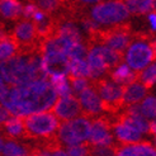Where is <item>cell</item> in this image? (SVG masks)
Segmentation results:
<instances>
[{
  "label": "cell",
  "mask_w": 156,
  "mask_h": 156,
  "mask_svg": "<svg viewBox=\"0 0 156 156\" xmlns=\"http://www.w3.org/2000/svg\"><path fill=\"white\" fill-rule=\"evenodd\" d=\"M3 156H27L28 155V149L24 146L19 145L15 141H8L6 144H4L3 151H2Z\"/></svg>",
  "instance_id": "24"
},
{
  "label": "cell",
  "mask_w": 156,
  "mask_h": 156,
  "mask_svg": "<svg viewBox=\"0 0 156 156\" xmlns=\"http://www.w3.org/2000/svg\"><path fill=\"white\" fill-rule=\"evenodd\" d=\"M79 103L81 107L83 115L88 118H98L99 114L103 112L102 109V100H100L97 91L93 87H88L79 94Z\"/></svg>",
  "instance_id": "11"
},
{
  "label": "cell",
  "mask_w": 156,
  "mask_h": 156,
  "mask_svg": "<svg viewBox=\"0 0 156 156\" xmlns=\"http://www.w3.org/2000/svg\"><path fill=\"white\" fill-rule=\"evenodd\" d=\"M67 156H90V144L83 142L75 146H67Z\"/></svg>",
  "instance_id": "26"
},
{
  "label": "cell",
  "mask_w": 156,
  "mask_h": 156,
  "mask_svg": "<svg viewBox=\"0 0 156 156\" xmlns=\"http://www.w3.org/2000/svg\"><path fill=\"white\" fill-rule=\"evenodd\" d=\"M48 152V151H47ZM48 156H67V154L64 151V150H53V151H50L48 152Z\"/></svg>",
  "instance_id": "37"
},
{
  "label": "cell",
  "mask_w": 156,
  "mask_h": 156,
  "mask_svg": "<svg viewBox=\"0 0 156 156\" xmlns=\"http://www.w3.org/2000/svg\"><path fill=\"white\" fill-rule=\"evenodd\" d=\"M89 38V44H103L104 47L123 55L124 51L128 48L131 41V27L129 24L121 23V24L113 26L107 29L99 28Z\"/></svg>",
  "instance_id": "3"
},
{
  "label": "cell",
  "mask_w": 156,
  "mask_h": 156,
  "mask_svg": "<svg viewBox=\"0 0 156 156\" xmlns=\"http://www.w3.org/2000/svg\"><path fill=\"white\" fill-rule=\"evenodd\" d=\"M155 145H156V137H155Z\"/></svg>",
  "instance_id": "39"
},
{
  "label": "cell",
  "mask_w": 156,
  "mask_h": 156,
  "mask_svg": "<svg viewBox=\"0 0 156 156\" xmlns=\"http://www.w3.org/2000/svg\"><path fill=\"white\" fill-rule=\"evenodd\" d=\"M147 132H149L150 135L156 137V119H154V121H151L149 123V131H147Z\"/></svg>",
  "instance_id": "36"
},
{
  "label": "cell",
  "mask_w": 156,
  "mask_h": 156,
  "mask_svg": "<svg viewBox=\"0 0 156 156\" xmlns=\"http://www.w3.org/2000/svg\"><path fill=\"white\" fill-rule=\"evenodd\" d=\"M91 123L81 117V118H75L69 122L60 123L57 131V138L60 142L66 144L67 146H75L83 142H87V140L90 136Z\"/></svg>",
  "instance_id": "6"
},
{
  "label": "cell",
  "mask_w": 156,
  "mask_h": 156,
  "mask_svg": "<svg viewBox=\"0 0 156 156\" xmlns=\"http://www.w3.org/2000/svg\"><path fill=\"white\" fill-rule=\"evenodd\" d=\"M0 75L10 87H20L40 79H48L42 71L40 52L15 53L13 57L0 64Z\"/></svg>",
  "instance_id": "2"
},
{
  "label": "cell",
  "mask_w": 156,
  "mask_h": 156,
  "mask_svg": "<svg viewBox=\"0 0 156 156\" xmlns=\"http://www.w3.org/2000/svg\"><path fill=\"white\" fill-rule=\"evenodd\" d=\"M89 52L94 53L102 58V61L105 64L108 70L121 65L122 58H123V55L115 52L113 50H109V48L104 47V46H91L89 48Z\"/></svg>",
  "instance_id": "15"
},
{
  "label": "cell",
  "mask_w": 156,
  "mask_h": 156,
  "mask_svg": "<svg viewBox=\"0 0 156 156\" xmlns=\"http://www.w3.org/2000/svg\"><path fill=\"white\" fill-rule=\"evenodd\" d=\"M140 113L144 118H155L156 117V98L146 97L141 103L138 104Z\"/></svg>",
  "instance_id": "23"
},
{
  "label": "cell",
  "mask_w": 156,
  "mask_h": 156,
  "mask_svg": "<svg viewBox=\"0 0 156 156\" xmlns=\"http://www.w3.org/2000/svg\"><path fill=\"white\" fill-rule=\"evenodd\" d=\"M112 126L114 128V133L117 140L123 144V145H132V144H137L141 140V133L131 126L129 123L126 121H123L119 118L118 115L115 117V121L112 122Z\"/></svg>",
  "instance_id": "12"
},
{
  "label": "cell",
  "mask_w": 156,
  "mask_h": 156,
  "mask_svg": "<svg viewBox=\"0 0 156 156\" xmlns=\"http://www.w3.org/2000/svg\"><path fill=\"white\" fill-rule=\"evenodd\" d=\"M15 53H17V44L14 43L12 37L0 42V64L13 57Z\"/></svg>",
  "instance_id": "25"
},
{
  "label": "cell",
  "mask_w": 156,
  "mask_h": 156,
  "mask_svg": "<svg viewBox=\"0 0 156 156\" xmlns=\"http://www.w3.org/2000/svg\"><path fill=\"white\" fill-rule=\"evenodd\" d=\"M111 129H112V122L108 121L105 117H98L91 123V129L88 142L91 146H112L113 136Z\"/></svg>",
  "instance_id": "10"
},
{
  "label": "cell",
  "mask_w": 156,
  "mask_h": 156,
  "mask_svg": "<svg viewBox=\"0 0 156 156\" xmlns=\"http://www.w3.org/2000/svg\"><path fill=\"white\" fill-rule=\"evenodd\" d=\"M26 129V138H38L40 141L56 136L60 121L52 112H41L22 117Z\"/></svg>",
  "instance_id": "4"
},
{
  "label": "cell",
  "mask_w": 156,
  "mask_h": 156,
  "mask_svg": "<svg viewBox=\"0 0 156 156\" xmlns=\"http://www.w3.org/2000/svg\"><path fill=\"white\" fill-rule=\"evenodd\" d=\"M4 133L10 138H26V129L22 117H10L4 124Z\"/></svg>",
  "instance_id": "16"
},
{
  "label": "cell",
  "mask_w": 156,
  "mask_h": 156,
  "mask_svg": "<svg viewBox=\"0 0 156 156\" xmlns=\"http://www.w3.org/2000/svg\"><path fill=\"white\" fill-rule=\"evenodd\" d=\"M87 64L89 66V77H91L93 81L102 79V76L107 73V70H108L105 64L102 61V58H100L99 56H97V55L91 53V52H88Z\"/></svg>",
  "instance_id": "17"
},
{
  "label": "cell",
  "mask_w": 156,
  "mask_h": 156,
  "mask_svg": "<svg viewBox=\"0 0 156 156\" xmlns=\"http://www.w3.org/2000/svg\"><path fill=\"white\" fill-rule=\"evenodd\" d=\"M57 100L48 79H40L20 87H9L6 95L0 102L13 117L48 112Z\"/></svg>",
  "instance_id": "1"
},
{
  "label": "cell",
  "mask_w": 156,
  "mask_h": 156,
  "mask_svg": "<svg viewBox=\"0 0 156 156\" xmlns=\"http://www.w3.org/2000/svg\"><path fill=\"white\" fill-rule=\"evenodd\" d=\"M138 75L140 73L131 70L127 65L121 64L111 73V79L113 83L121 85V87H126V85L138 83Z\"/></svg>",
  "instance_id": "14"
},
{
  "label": "cell",
  "mask_w": 156,
  "mask_h": 156,
  "mask_svg": "<svg viewBox=\"0 0 156 156\" xmlns=\"http://www.w3.org/2000/svg\"><path fill=\"white\" fill-rule=\"evenodd\" d=\"M93 89L102 100L103 112L115 115L123 111V87L107 79H99L93 81Z\"/></svg>",
  "instance_id": "5"
},
{
  "label": "cell",
  "mask_w": 156,
  "mask_h": 156,
  "mask_svg": "<svg viewBox=\"0 0 156 156\" xmlns=\"http://www.w3.org/2000/svg\"><path fill=\"white\" fill-rule=\"evenodd\" d=\"M124 5H126L128 13L137 14V15L147 14V13L155 10L154 2H150V0H142V2H138V0H135V2H124Z\"/></svg>",
  "instance_id": "20"
},
{
  "label": "cell",
  "mask_w": 156,
  "mask_h": 156,
  "mask_svg": "<svg viewBox=\"0 0 156 156\" xmlns=\"http://www.w3.org/2000/svg\"><path fill=\"white\" fill-rule=\"evenodd\" d=\"M135 147L138 156H156V149L149 142H137Z\"/></svg>",
  "instance_id": "29"
},
{
  "label": "cell",
  "mask_w": 156,
  "mask_h": 156,
  "mask_svg": "<svg viewBox=\"0 0 156 156\" xmlns=\"http://www.w3.org/2000/svg\"><path fill=\"white\" fill-rule=\"evenodd\" d=\"M0 15L6 19H18L23 15V5L14 0L0 2Z\"/></svg>",
  "instance_id": "18"
},
{
  "label": "cell",
  "mask_w": 156,
  "mask_h": 156,
  "mask_svg": "<svg viewBox=\"0 0 156 156\" xmlns=\"http://www.w3.org/2000/svg\"><path fill=\"white\" fill-rule=\"evenodd\" d=\"M8 38H10V34L8 33V30L3 23H0V42L8 40Z\"/></svg>",
  "instance_id": "34"
},
{
  "label": "cell",
  "mask_w": 156,
  "mask_h": 156,
  "mask_svg": "<svg viewBox=\"0 0 156 156\" xmlns=\"http://www.w3.org/2000/svg\"><path fill=\"white\" fill-rule=\"evenodd\" d=\"M69 75L74 77H88L89 66L85 60L74 58L69 62Z\"/></svg>",
  "instance_id": "21"
},
{
  "label": "cell",
  "mask_w": 156,
  "mask_h": 156,
  "mask_svg": "<svg viewBox=\"0 0 156 156\" xmlns=\"http://www.w3.org/2000/svg\"><path fill=\"white\" fill-rule=\"evenodd\" d=\"M67 79L70 81V85H71L70 89H73L75 93H79V94L84 89H87L89 87V80L87 77H74V76L69 75Z\"/></svg>",
  "instance_id": "28"
},
{
  "label": "cell",
  "mask_w": 156,
  "mask_h": 156,
  "mask_svg": "<svg viewBox=\"0 0 156 156\" xmlns=\"http://www.w3.org/2000/svg\"><path fill=\"white\" fill-rule=\"evenodd\" d=\"M137 40L133 41L126 52V62L127 66L133 71H142V70L150 65V62L155 60V55L150 47V44L145 42V38L149 36L145 34H136Z\"/></svg>",
  "instance_id": "8"
},
{
  "label": "cell",
  "mask_w": 156,
  "mask_h": 156,
  "mask_svg": "<svg viewBox=\"0 0 156 156\" xmlns=\"http://www.w3.org/2000/svg\"><path fill=\"white\" fill-rule=\"evenodd\" d=\"M3 147H4V141H3V138L0 137V152L3 151Z\"/></svg>",
  "instance_id": "38"
},
{
  "label": "cell",
  "mask_w": 156,
  "mask_h": 156,
  "mask_svg": "<svg viewBox=\"0 0 156 156\" xmlns=\"http://www.w3.org/2000/svg\"><path fill=\"white\" fill-rule=\"evenodd\" d=\"M117 147L112 146H91L90 145V156H115Z\"/></svg>",
  "instance_id": "27"
},
{
  "label": "cell",
  "mask_w": 156,
  "mask_h": 156,
  "mask_svg": "<svg viewBox=\"0 0 156 156\" xmlns=\"http://www.w3.org/2000/svg\"><path fill=\"white\" fill-rule=\"evenodd\" d=\"M48 81L51 84V87L53 89V91L56 93V95L62 98V97H67L71 94V89H70V85L67 83V77L66 75H55V76H50Z\"/></svg>",
  "instance_id": "19"
},
{
  "label": "cell",
  "mask_w": 156,
  "mask_h": 156,
  "mask_svg": "<svg viewBox=\"0 0 156 156\" xmlns=\"http://www.w3.org/2000/svg\"><path fill=\"white\" fill-rule=\"evenodd\" d=\"M10 117H12V114L8 112V109L0 104V126H3V124L10 118Z\"/></svg>",
  "instance_id": "32"
},
{
  "label": "cell",
  "mask_w": 156,
  "mask_h": 156,
  "mask_svg": "<svg viewBox=\"0 0 156 156\" xmlns=\"http://www.w3.org/2000/svg\"><path fill=\"white\" fill-rule=\"evenodd\" d=\"M115 156H138L135 144L132 145H123L122 147H117Z\"/></svg>",
  "instance_id": "30"
},
{
  "label": "cell",
  "mask_w": 156,
  "mask_h": 156,
  "mask_svg": "<svg viewBox=\"0 0 156 156\" xmlns=\"http://www.w3.org/2000/svg\"><path fill=\"white\" fill-rule=\"evenodd\" d=\"M8 90H9V87H8V85H5V81L3 80L2 75H0V102H2V100L4 99V97L6 95Z\"/></svg>",
  "instance_id": "33"
},
{
  "label": "cell",
  "mask_w": 156,
  "mask_h": 156,
  "mask_svg": "<svg viewBox=\"0 0 156 156\" xmlns=\"http://www.w3.org/2000/svg\"><path fill=\"white\" fill-rule=\"evenodd\" d=\"M138 80L141 81L140 84H142L146 89L151 88L156 83V61L150 64L149 66H146L142 71H140Z\"/></svg>",
  "instance_id": "22"
},
{
  "label": "cell",
  "mask_w": 156,
  "mask_h": 156,
  "mask_svg": "<svg viewBox=\"0 0 156 156\" xmlns=\"http://www.w3.org/2000/svg\"><path fill=\"white\" fill-rule=\"evenodd\" d=\"M146 93L147 89L140 83L123 87V109L138 104V102L145 99Z\"/></svg>",
  "instance_id": "13"
},
{
  "label": "cell",
  "mask_w": 156,
  "mask_h": 156,
  "mask_svg": "<svg viewBox=\"0 0 156 156\" xmlns=\"http://www.w3.org/2000/svg\"><path fill=\"white\" fill-rule=\"evenodd\" d=\"M149 22L151 24V28L152 30H156V13L152 12L151 14H149Z\"/></svg>",
  "instance_id": "35"
},
{
  "label": "cell",
  "mask_w": 156,
  "mask_h": 156,
  "mask_svg": "<svg viewBox=\"0 0 156 156\" xmlns=\"http://www.w3.org/2000/svg\"><path fill=\"white\" fill-rule=\"evenodd\" d=\"M124 2H105L93 6L90 18L95 23L107 26H117L128 17Z\"/></svg>",
  "instance_id": "7"
},
{
  "label": "cell",
  "mask_w": 156,
  "mask_h": 156,
  "mask_svg": "<svg viewBox=\"0 0 156 156\" xmlns=\"http://www.w3.org/2000/svg\"><path fill=\"white\" fill-rule=\"evenodd\" d=\"M38 10L40 9H38V6L36 4H27L26 6H23V17L28 20L29 18H33Z\"/></svg>",
  "instance_id": "31"
},
{
  "label": "cell",
  "mask_w": 156,
  "mask_h": 156,
  "mask_svg": "<svg viewBox=\"0 0 156 156\" xmlns=\"http://www.w3.org/2000/svg\"><path fill=\"white\" fill-rule=\"evenodd\" d=\"M52 111H53L55 117H56L61 123L73 121V119L77 118V115H80L83 113L79 99L73 94L57 99L55 105L52 107Z\"/></svg>",
  "instance_id": "9"
}]
</instances>
